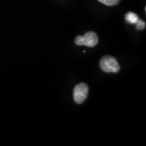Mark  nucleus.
<instances>
[{
	"mask_svg": "<svg viewBox=\"0 0 146 146\" xmlns=\"http://www.w3.org/2000/svg\"><path fill=\"white\" fill-rule=\"evenodd\" d=\"M100 68L105 72L117 73L119 71V63L114 57L104 56L100 60Z\"/></svg>",
	"mask_w": 146,
	"mask_h": 146,
	"instance_id": "nucleus-1",
	"label": "nucleus"
},
{
	"mask_svg": "<svg viewBox=\"0 0 146 146\" xmlns=\"http://www.w3.org/2000/svg\"><path fill=\"white\" fill-rule=\"evenodd\" d=\"M75 42L78 46L94 47L98 43V37L94 32H88L84 36H76Z\"/></svg>",
	"mask_w": 146,
	"mask_h": 146,
	"instance_id": "nucleus-2",
	"label": "nucleus"
},
{
	"mask_svg": "<svg viewBox=\"0 0 146 146\" xmlns=\"http://www.w3.org/2000/svg\"><path fill=\"white\" fill-rule=\"evenodd\" d=\"M88 93L89 87L86 84L80 83L77 84L73 91V98L75 102L78 104H81L87 98Z\"/></svg>",
	"mask_w": 146,
	"mask_h": 146,
	"instance_id": "nucleus-3",
	"label": "nucleus"
},
{
	"mask_svg": "<svg viewBox=\"0 0 146 146\" xmlns=\"http://www.w3.org/2000/svg\"><path fill=\"white\" fill-rule=\"evenodd\" d=\"M125 19L127 22L130 23V24H136L137 21L139 20V17L136 15V13L129 11L126 14Z\"/></svg>",
	"mask_w": 146,
	"mask_h": 146,
	"instance_id": "nucleus-4",
	"label": "nucleus"
},
{
	"mask_svg": "<svg viewBox=\"0 0 146 146\" xmlns=\"http://www.w3.org/2000/svg\"><path fill=\"white\" fill-rule=\"evenodd\" d=\"M98 1L106 6L117 5L120 2V0H98Z\"/></svg>",
	"mask_w": 146,
	"mask_h": 146,
	"instance_id": "nucleus-5",
	"label": "nucleus"
},
{
	"mask_svg": "<svg viewBox=\"0 0 146 146\" xmlns=\"http://www.w3.org/2000/svg\"><path fill=\"white\" fill-rule=\"evenodd\" d=\"M145 28V21H141V20L139 19L136 23V29L137 30H141V29H144Z\"/></svg>",
	"mask_w": 146,
	"mask_h": 146,
	"instance_id": "nucleus-6",
	"label": "nucleus"
}]
</instances>
